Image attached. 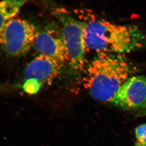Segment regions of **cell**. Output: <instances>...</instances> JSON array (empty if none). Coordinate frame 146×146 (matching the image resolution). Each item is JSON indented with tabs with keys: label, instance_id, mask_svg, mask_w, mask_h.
Here are the masks:
<instances>
[{
	"label": "cell",
	"instance_id": "6da1fadb",
	"mask_svg": "<svg viewBox=\"0 0 146 146\" xmlns=\"http://www.w3.org/2000/svg\"><path fill=\"white\" fill-rule=\"evenodd\" d=\"M84 21L87 50L121 55L139 49L145 43V35L137 26L96 18Z\"/></svg>",
	"mask_w": 146,
	"mask_h": 146
},
{
	"label": "cell",
	"instance_id": "7a4b0ae2",
	"mask_svg": "<svg viewBox=\"0 0 146 146\" xmlns=\"http://www.w3.org/2000/svg\"><path fill=\"white\" fill-rule=\"evenodd\" d=\"M131 71V65L123 56L99 54L86 69L84 86L94 100L110 102Z\"/></svg>",
	"mask_w": 146,
	"mask_h": 146
},
{
	"label": "cell",
	"instance_id": "3957f363",
	"mask_svg": "<svg viewBox=\"0 0 146 146\" xmlns=\"http://www.w3.org/2000/svg\"><path fill=\"white\" fill-rule=\"evenodd\" d=\"M53 13L60 24L62 39L69 58L68 63L74 71L81 72L84 69L87 50L84 21L62 8H55Z\"/></svg>",
	"mask_w": 146,
	"mask_h": 146
},
{
	"label": "cell",
	"instance_id": "277c9868",
	"mask_svg": "<svg viewBox=\"0 0 146 146\" xmlns=\"http://www.w3.org/2000/svg\"><path fill=\"white\" fill-rule=\"evenodd\" d=\"M34 25L26 20L14 18L0 33V45L8 55H24L33 46L36 33Z\"/></svg>",
	"mask_w": 146,
	"mask_h": 146
},
{
	"label": "cell",
	"instance_id": "5b68a950",
	"mask_svg": "<svg viewBox=\"0 0 146 146\" xmlns=\"http://www.w3.org/2000/svg\"><path fill=\"white\" fill-rule=\"evenodd\" d=\"M110 103L125 111L142 109L146 104V76L129 77Z\"/></svg>",
	"mask_w": 146,
	"mask_h": 146
},
{
	"label": "cell",
	"instance_id": "8992f818",
	"mask_svg": "<svg viewBox=\"0 0 146 146\" xmlns=\"http://www.w3.org/2000/svg\"><path fill=\"white\" fill-rule=\"evenodd\" d=\"M33 46L39 55L53 58L64 65L68 63L69 58L60 29L48 28L38 31Z\"/></svg>",
	"mask_w": 146,
	"mask_h": 146
},
{
	"label": "cell",
	"instance_id": "52a82bcc",
	"mask_svg": "<svg viewBox=\"0 0 146 146\" xmlns=\"http://www.w3.org/2000/svg\"><path fill=\"white\" fill-rule=\"evenodd\" d=\"M63 64L49 56L39 55L28 64L24 70L26 79H34L42 86L49 84L60 74Z\"/></svg>",
	"mask_w": 146,
	"mask_h": 146
},
{
	"label": "cell",
	"instance_id": "ba28073f",
	"mask_svg": "<svg viewBox=\"0 0 146 146\" xmlns=\"http://www.w3.org/2000/svg\"><path fill=\"white\" fill-rule=\"evenodd\" d=\"M33 0H1L0 1V33L14 18L27 3Z\"/></svg>",
	"mask_w": 146,
	"mask_h": 146
},
{
	"label": "cell",
	"instance_id": "9c48e42d",
	"mask_svg": "<svg viewBox=\"0 0 146 146\" xmlns=\"http://www.w3.org/2000/svg\"><path fill=\"white\" fill-rule=\"evenodd\" d=\"M42 85L39 82L34 79H27L23 86L24 91L29 94H35L40 89Z\"/></svg>",
	"mask_w": 146,
	"mask_h": 146
},
{
	"label": "cell",
	"instance_id": "30bf717a",
	"mask_svg": "<svg viewBox=\"0 0 146 146\" xmlns=\"http://www.w3.org/2000/svg\"><path fill=\"white\" fill-rule=\"evenodd\" d=\"M135 136L137 140V143L146 144V123L139 125L135 129Z\"/></svg>",
	"mask_w": 146,
	"mask_h": 146
},
{
	"label": "cell",
	"instance_id": "8fae6325",
	"mask_svg": "<svg viewBox=\"0 0 146 146\" xmlns=\"http://www.w3.org/2000/svg\"><path fill=\"white\" fill-rule=\"evenodd\" d=\"M139 111V113L141 115H146V104L142 109L140 110L139 111Z\"/></svg>",
	"mask_w": 146,
	"mask_h": 146
},
{
	"label": "cell",
	"instance_id": "7c38bea8",
	"mask_svg": "<svg viewBox=\"0 0 146 146\" xmlns=\"http://www.w3.org/2000/svg\"><path fill=\"white\" fill-rule=\"evenodd\" d=\"M136 146H146V144H139L137 143Z\"/></svg>",
	"mask_w": 146,
	"mask_h": 146
}]
</instances>
